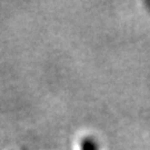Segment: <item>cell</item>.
Returning <instances> with one entry per match:
<instances>
[{
  "mask_svg": "<svg viewBox=\"0 0 150 150\" xmlns=\"http://www.w3.org/2000/svg\"><path fill=\"white\" fill-rule=\"evenodd\" d=\"M81 150H98L96 141L91 139V138H83L81 141Z\"/></svg>",
  "mask_w": 150,
  "mask_h": 150,
  "instance_id": "1",
  "label": "cell"
}]
</instances>
